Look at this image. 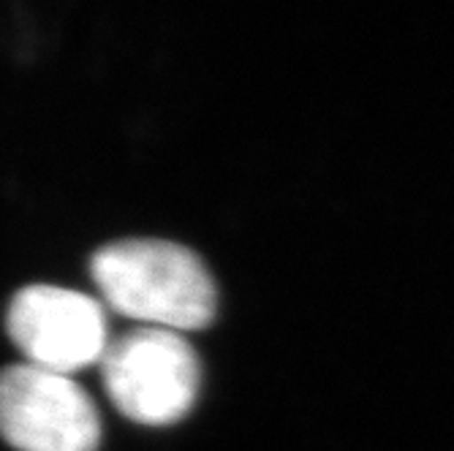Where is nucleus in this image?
I'll return each instance as SVG.
<instances>
[{
    "label": "nucleus",
    "mask_w": 454,
    "mask_h": 451,
    "mask_svg": "<svg viewBox=\"0 0 454 451\" xmlns=\"http://www.w3.org/2000/svg\"><path fill=\"white\" fill-rule=\"evenodd\" d=\"M106 305L139 326L185 332L213 323L218 292L204 261L169 239H120L90 261Z\"/></svg>",
    "instance_id": "1"
},
{
    "label": "nucleus",
    "mask_w": 454,
    "mask_h": 451,
    "mask_svg": "<svg viewBox=\"0 0 454 451\" xmlns=\"http://www.w3.org/2000/svg\"><path fill=\"white\" fill-rule=\"evenodd\" d=\"M98 364L117 411L139 424H175L196 405L201 364L180 332L137 326L109 340Z\"/></svg>",
    "instance_id": "2"
},
{
    "label": "nucleus",
    "mask_w": 454,
    "mask_h": 451,
    "mask_svg": "<svg viewBox=\"0 0 454 451\" xmlns=\"http://www.w3.org/2000/svg\"><path fill=\"white\" fill-rule=\"evenodd\" d=\"M0 435L17 451H98L101 419L71 376L17 364L0 373Z\"/></svg>",
    "instance_id": "3"
},
{
    "label": "nucleus",
    "mask_w": 454,
    "mask_h": 451,
    "mask_svg": "<svg viewBox=\"0 0 454 451\" xmlns=\"http://www.w3.org/2000/svg\"><path fill=\"white\" fill-rule=\"evenodd\" d=\"M6 326L25 364L63 376L98 364L109 346L104 307L88 294L58 285L22 289L9 305Z\"/></svg>",
    "instance_id": "4"
}]
</instances>
